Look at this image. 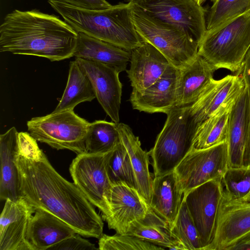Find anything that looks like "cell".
<instances>
[{
  "instance_id": "cell-5",
  "label": "cell",
  "mask_w": 250,
  "mask_h": 250,
  "mask_svg": "<svg viewBox=\"0 0 250 250\" xmlns=\"http://www.w3.org/2000/svg\"><path fill=\"white\" fill-rule=\"evenodd\" d=\"M250 48V10L207 30L198 54L217 69L236 72Z\"/></svg>"
},
{
  "instance_id": "cell-6",
  "label": "cell",
  "mask_w": 250,
  "mask_h": 250,
  "mask_svg": "<svg viewBox=\"0 0 250 250\" xmlns=\"http://www.w3.org/2000/svg\"><path fill=\"white\" fill-rule=\"evenodd\" d=\"M131 17L143 41L156 47L177 69L188 64L198 55V43L181 29L148 16L133 4Z\"/></svg>"
},
{
  "instance_id": "cell-24",
  "label": "cell",
  "mask_w": 250,
  "mask_h": 250,
  "mask_svg": "<svg viewBox=\"0 0 250 250\" xmlns=\"http://www.w3.org/2000/svg\"><path fill=\"white\" fill-rule=\"evenodd\" d=\"M118 128L132 164L137 190L149 205L153 179L149 170V152L143 149L139 138L134 134L129 125L119 123Z\"/></svg>"
},
{
  "instance_id": "cell-26",
  "label": "cell",
  "mask_w": 250,
  "mask_h": 250,
  "mask_svg": "<svg viewBox=\"0 0 250 250\" xmlns=\"http://www.w3.org/2000/svg\"><path fill=\"white\" fill-rule=\"evenodd\" d=\"M125 234L169 250H183L172 236L168 223L150 207L145 216L134 222Z\"/></svg>"
},
{
  "instance_id": "cell-29",
  "label": "cell",
  "mask_w": 250,
  "mask_h": 250,
  "mask_svg": "<svg viewBox=\"0 0 250 250\" xmlns=\"http://www.w3.org/2000/svg\"><path fill=\"white\" fill-rule=\"evenodd\" d=\"M121 142L118 123L104 120H96L89 123L86 137V152H108L113 150Z\"/></svg>"
},
{
  "instance_id": "cell-12",
  "label": "cell",
  "mask_w": 250,
  "mask_h": 250,
  "mask_svg": "<svg viewBox=\"0 0 250 250\" xmlns=\"http://www.w3.org/2000/svg\"><path fill=\"white\" fill-rule=\"evenodd\" d=\"M245 89L239 71L220 80L213 79L198 99L190 105V111L198 125L223 109H231Z\"/></svg>"
},
{
  "instance_id": "cell-15",
  "label": "cell",
  "mask_w": 250,
  "mask_h": 250,
  "mask_svg": "<svg viewBox=\"0 0 250 250\" xmlns=\"http://www.w3.org/2000/svg\"><path fill=\"white\" fill-rule=\"evenodd\" d=\"M250 231V201L223 199L211 243L205 250H226Z\"/></svg>"
},
{
  "instance_id": "cell-34",
  "label": "cell",
  "mask_w": 250,
  "mask_h": 250,
  "mask_svg": "<svg viewBox=\"0 0 250 250\" xmlns=\"http://www.w3.org/2000/svg\"><path fill=\"white\" fill-rule=\"evenodd\" d=\"M100 250H160L165 248L135 236L116 233L114 235L102 234L99 239Z\"/></svg>"
},
{
  "instance_id": "cell-33",
  "label": "cell",
  "mask_w": 250,
  "mask_h": 250,
  "mask_svg": "<svg viewBox=\"0 0 250 250\" xmlns=\"http://www.w3.org/2000/svg\"><path fill=\"white\" fill-rule=\"evenodd\" d=\"M221 183L224 199L230 200L243 198L250 191V167L228 168Z\"/></svg>"
},
{
  "instance_id": "cell-2",
  "label": "cell",
  "mask_w": 250,
  "mask_h": 250,
  "mask_svg": "<svg viewBox=\"0 0 250 250\" xmlns=\"http://www.w3.org/2000/svg\"><path fill=\"white\" fill-rule=\"evenodd\" d=\"M78 32L54 14L14 10L0 26V51L60 61L73 57Z\"/></svg>"
},
{
  "instance_id": "cell-13",
  "label": "cell",
  "mask_w": 250,
  "mask_h": 250,
  "mask_svg": "<svg viewBox=\"0 0 250 250\" xmlns=\"http://www.w3.org/2000/svg\"><path fill=\"white\" fill-rule=\"evenodd\" d=\"M150 206L138 190L124 183L112 185L109 214L103 219L108 228L125 234L130 225L146 214Z\"/></svg>"
},
{
  "instance_id": "cell-27",
  "label": "cell",
  "mask_w": 250,
  "mask_h": 250,
  "mask_svg": "<svg viewBox=\"0 0 250 250\" xmlns=\"http://www.w3.org/2000/svg\"><path fill=\"white\" fill-rule=\"evenodd\" d=\"M96 98L88 77L76 60L70 62L67 83L53 112L74 110L78 104Z\"/></svg>"
},
{
  "instance_id": "cell-39",
  "label": "cell",
  "mask_w": 250,
  "mask_h": 250,
  "mask_svg": "<svg viewBox=\"0 0 250 250\" xmlns=\"http://www.w3.org/2000/svg\"><path fill=\"white\" fill-rule=\"evenodd\" d=\"M197 3L200 5H201L203 2H204L207 0H195ZM212 1H214L215 0H211Z\"/></svg>"
},
{
  "instance_id": "cell-1",
  "label": "cell",
  "mask_w": 250,
  "mask_h": 250,
  "mask_svg": "<svg viewBox=\"0 0 250 250\" xmlns=\"http://www.w3.org/2000/svg\"><path fill=\"white\" fill-rule=\"evenodd\" d=\"M15 162L21 196L36 210L53 214L83 237L100 238L102 218L80 189L55 170L42 149L30 157L18 151Z\"/></svg>"
},
{
  "instance_id": "cell-14",
  "label": "cell",
  "mask_w": 250,
  "mask_h": 250,
  "mask_svg": "<svg viewBox=\"0 0 250 250\" xmlns=\"http://www.w3.org/2000/svg\"><path fill=\"white\" fill-rule=\"evenodd\" d=\"M91 83L96 98L113 122L119 123L122 93L119 72L98 62L75 58Z\"/></svg>"
},
{
  "instance_id": "cell-35",
  "label": "cell",
  "mask_w": 250,
  "mask_h": 250,
  "mask_svg": "<svg viewBox=\"0 0 250 250\" xmlns=\"http://www.w3.org/2000/svg\"><path fill=\"white\" fill-rule=\"evenodd\" d=\"M245 83L247 96V138L243 158V166H250V48L238 71Z\"/></svg>"
},
{
  "instance_id": "cell-3",
  "label": "cell",
  "mask_w": 250,
  "mask_h": 250,
  "mask_svg": "<svg viewBox=\"0 0 250 250\" xmlns=\"http://www.w3.org/2000/svg\"><path fill=\"white\" fill-rule=\"evenodd\" d=\"M48 2L77 32L130 51L143 42L132 21V4L129 2H120L105 9L92 10L55 0Z\"/></svg>"
},
{
  "instance_id": "cell-40",
  "label": "cell",
  "mask_w": 250,
  "mask_h": 250,
  "mask_svg": "<svg viewBox=\"0 0 250 250\" xmlns=\"http://www.w3.org/2000/svg\"><path fill=\"white\" fill-rule=\"evenodd\" d=\"M247 167H250V166H247Z\"/></svg>"
},
{
  "instance_id": "cell-9",
  "label": "cell",
  "mask_w": 250,
  "mask_h": 250,
  "mask_svg": "<svg viewBox=\"0 0 250 250\" xmlns=\"http://www.w3.org/2000/svg\"><path fill=\"white\" fill-rule=\"evenodd\" d=\"M148 16L188 33L199 45L207 31V11L195 0H128Z\"/></svg>"
},
{
  "instance_id": "cell-7",
  "label": "cell",
  "mask_w": 250,
  "mask_h": 250,
  "mask_svg": "<svg viewBox=\"0 0 250 250\" xmlns=\"http://www.w3.org/2000/svg\"><path fill=\"white\" fill-rule=\"evenodd\" d=\"M74 110L52 112L27 122L29 133L38 141L57 150L68 149L77 154L86 152L89 125Z\"/></svg>"
},
{
  "instance_id": "cell-21",
  "label": "cell",
  "mask_w": 250,
  "mask_h": 250,
  "mask_svg": "<svg viewBox=\"0 0 250 250\" xmlns=\"http://www.w3.org/2000/svg\"><path fill=\"white\" fill-rule=\"evenodd\" d=\"M184 193L174 171L154 176L149 206L171 228L182 205Z\"/></svg>"
},
{
  "instance_id": "cell-19",
  "label": "cell",
  "mask_w": 250,
  "mask_h": 250,
  "mask_svg": "<svg viewBox=\"0 0 250 250\" xmlns=\"http://www.w3.org/2000/svg\"><path fill=\"white\" fill-rule=\"evenodd\" d=\"M76 233L74 229L61 219L47 211L38 209L29 222L26 240L30 250H48Z\"/></svg>"
},
{
  "instance_id": "cell-36",
  "label": "cell",
  "mask_w": 250,
  "mask_h": 250,
  "mask_svg": "<svg viewBox=\"0 0 250 250\" xmlns=\"http://www.w3.org/2000/svg\"><path fill=\"white\" fill-rule=\"evenodd\" d=\"M82 235L76 233L61 242L53 245L48 250H99L95 245Z\"/></svg>"
},
{
  "instance_id": "cell-28",
  "label": "cell",
  "mask_w": 250,
  "mask_h": 250,
  "mask_svg": "<svg viewBox=\"0 0 250 250\" xmlns=\"http://www.w3.org/2000/svg\"><path fill=\"white\" fill-rule=\"evenodd\" d=\"M230 110H222L199 124L195 133L192 148H207L226 141Z\"/></svg>"
},
{
  "instance_id": "cell-23",
  "label": "cell",
  "mask_w": 250,
  "mask_h": 250,
  "mask_svg": "<svg viewBox=\"0 0 250 250\" xmlns=\"http://www.w3.org/2000/svg\"><path fill=\"white\" fill-rule=\"evenodd\" d=\"M73 57L103 63L120 73L125 71L131 51L82 32H78Z\"/></svg>"
},
{
  "instance_id": "cell-11",
  "label": "cell",
  "mask_w": 250,
  "mask_h": 250,
  "mask_svg": "<svg viewBox=\"0 0 250 250\" xmlns=\"http://www.w3.org/2000/svg\"><path fill=\"white\" fill-rule=\"evenodd\" d=\"M183 199L205 250L213 239L223 199L221 181L210 180L192 188L183 195Z\"/></svg>"
},
{
  "instance_id": "cell-16",
  "label": "cell",
  "mask_w": 250,
  "mask_h": 250,
  "mask_svg": "<svg viewBox=\"0 0 250 250\" xmlns=\"http://www.w3.org/2000/svg\"><path fill=\"white\" fill-rule=\"evenodd\" d=\"M35 211L22 197L16 201L5 200L0 217V250H30L26 234Z\"/></svg>"
},
{
  "instance_id": "cell-18",
  "label": "cell",
  "mask_w": 250,
  "mask_h": 250,
  "mask_svg": "<svg viewBox=\"0 0 250 250\" xmlns=\"http://www.w3.org/2000/svg\"><path fill=\"white\" fill-rule=\"evenodd\" d=\"M130 67L126 71L132 90L142 92L155 82L170 64L167 59L150 43L131 51Z\"/></svg>"
},
{
  "instance_id": "cell-38",
  "label": "cell",
  "mask_w": 250,
  "mask_h": 250,
  "mask_svg": "<svg viewBox=\"0 0 250 250\" xmlns=\"http://www.w3.org/2000/svg\"><path fill=\"white\" fill-rule=\"evenodd\" d=\"M226 250H250V231Z\"/></svg>"
},
{
  "instance_id": "cell-30",
  "label": "cell",
  "mask_w": 250,
  "mask_h": 250,
  "mask_svg": "<svg viewBox=\"0 0 250 250\" xmlns=\"http://www.w3.org/2000/svg\"><path fill=\"white\" fill-rule=\"evenodd\" d=\"M170 230L173 238L184 250H202L203 246L200 235L183 198Z\"/></svg>"
},
{
  "instance_id": "cell-22",
  "label": "cell",
  "mask_w": 250,
  "mask_h": 250,
  "mask_svg": "<svg viewBox=\"0 0 250 250\" xmlns=\"http://www.w3.org/2000/svg\"><path fill=\"white\" fill-rule=\"evenodd\" d=\"M18 133L13 126L0 135V199L13 201L21 196L19 171L15 162L18 151Z\"/></svg>"
},
{
  "instance_id": "cell-17",
  "label": "cell",
  "mask_w": 250,
  "mask_h": 250,
  "mask_svg": "<svg viewBox=\"0 0 250 250\" xmlns=\"http://www.w3.org/2000/svg\"><path fill=\"white\" fill-rule=\"evenodd\" d=\"M179 69L170 64L163 75L142 92L132 91L129 101L133 109L148 113L167 114L176 106Z\"/></svg>"
},
{
  "instance_id": "cell-25",
  "label": "cell",
  "mask_w": 250,
  "mask_h": 250,
  "mask_svg": "<svg viewBox=\"0 0 250 250\" xmlns=\"http://www.w3.org/2000/svg\"><path fill=\"white\" fill-rule=\"evenodd\" d=\"M247 138V96L245 88L229 113L227 139L229 168L243 166Z\"/></svg>"
},
{
  "instance_id": "cell-32",
  "label": "cell",
  "mask_w": 250,
  "mask_h": 250,
  "mask_svg": "<svg viewBox=\"0 0 250 250\" xmlns=\"http://www.w3.org/2000/svg\"><path fill=\"white\" fill-rule=\"evenodd\" d=\"M108 174L112 185L124 183L137 189L132 164L122 142L112 152L108 164Z\"/></svg>"
},
{
  "instance_id": "cell-10",
  "label": "cell",
  "mask_w": 250,
  "mask_h": 250,
  "mask_svg": "<svg viewBox=\"0 0 250 250\" xmlns=\"http://www.w3.org/2000/svg\"><path fill=\"white\" fill-rule=\"evenodd\" d=\"M229 164L226 141L207 148H192L174 171L184 195L208 181H221Z\"/></svg>"
},
{
  "instance_id": "cell-31",
  "label": "cell",
  "mask_w": 250,
  "mask_h": 250,
  "mask_svg": "<svg viewBox=\"0 0 250 250\" xmlns=\"http://www.w3.org/2000/svg\"><path fill=\"white\" fill-rule=\"evenodd\" d=\"M250 10V0H215L207 12V30L214 29Z\"/></svg>"
},
{
  "instance_id": "cell-20",
  "label": "cell",
  "mask_w": 250,
  "mask_h": 250,
  "mask_svg": "<svg viewBox=\"0 0 250 250\" xmlns=\"http://www.w3.org/2000/svg\"><path fill=\"white\" fill-rule=\"evenodd\" d=\"M217 70L199 54L191 62L179 69L176 106L192 104L213 79Z\"/></svg>"
},
{
  "instance_id": "cell-8",
  "label": "cell",
  "mask_w": 250,
  "mask_h": 250,
  "mask_svg": "<svg viewBox=\"0 0 250 250\" xmlns=\"http://www.w3.org/2000/svg\"><path fill=\"white\" fill-rule=\"evenodd\" d=\"M112 151L77 154L69 167L74 183L91 203L102 212L103 218L109 214V199L112 184L108 174V164Z\"/></svg>"
},
{
  "instance_id": "cell-37",
  "label": "cell",
  "mask_w": 250,
  "mask_h": 250,
  "mask_svg": "<svg viewBox=\"0 0 250 250\" xmlns=\"http://www.w3.org/2000/svg\"><path fill=\"white\" fill-rule=\"evenodd\" d=\"M67 3L77 7L92 10H102L112 6L106 0H51Z\"/></svg>"
},
{
  "instance_id": "cell-4",
  "label": "cell",
  "mask_w": 250,
  "mask_h": 250,
  "mask_svg": "<svg viewBox=\"0 0 250 250\" xmlns=\"http://www.w3.org/2000/svg\"><path fill=\"white\" fill-rule=\"evenodd\" d=\"M167 115L165 125L149 151L154 176L174 171L192 148L198 126L190 105L175 106Z\"/></svg>"
}]
</instances>
